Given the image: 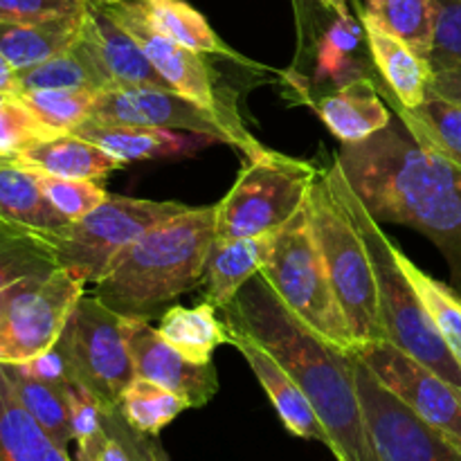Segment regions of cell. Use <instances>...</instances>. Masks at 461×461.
<instances>
[{
	"mask_svg": "<svg viewBox=\"0 0 461 461\" xmlns=\"http://www.w3.org/2000/svg\"><path fill=\"white\" fill-rule=\"evenodd\" d=\"M336 160L378 223L408 225L439 248L459 291L461 167L414 138L396 115L372 138L340 144Z\"/></svg>",
	"mask_w": 461,
	"mask_h": 461,
	"instance_id": "obj_1",
	"label": "cell"
},
{
	"mask_svg": "<svg viewBox=\"0 0 461 461\" xmlns=\"http://www.w3.org/2000/svg\"><path fill=\"white\" fill-rule=\"evenodd\" d=\"M221 311L230 329L259 342L300 385L327 430L333 457L381 461L369 439L349 351L329 345L304 327L261 275H255Z\"/></svg>",
	"mask_w": 461,
	"mask_h": 461,
	"instance_id": "obj_2",
	"label": "cell"
},
{
	"mask_svg": "<svg viewBox=\"0 0 461 461\" xmlns=\"http://www.w3.org/2000/svg\"><path fill=\"white\" fill-rule=\"evenodd\" d=\"M216 241V205L187 207L149 228L106 275L93 295L115 313L149 320L203 284Z\"/></svg>",
	"mask_w": 461,
	"mask_h": 461,
	"instance_id": "obj_3",
	"label": "cell"
},
{
	"mask_svg": "<svg viewBox=\"0 0 461 461\" xmlns=\"http://www.w3.org/2000/svg\"><path fill=\"white\" fill-rule=\"evenodd\" d=\"M327 176L336 189L338 201L342 203L349 219L363 234L365 246L372 257L378 291V311H381V322L385 329V340L426 367H430L439 376H444L446 381L461 387V365L450 354L448 345L439 336L423 304L419 302L412 284L401 270L399 259H396V246L383 232L378 221L369 214L367 207L360 203V198L356 196L338 160H333V165L329 167Z\"/></svg>",
	"mask_w": 461,
	"mask_h": 461,
	"instance_id": "obj_4",
	"label": "cell"
},
{
	"mask_svg": "<svg viewBox=\"0 0 461 461\" xmlns=\"http://www.w3.org/2000/svg\"><path fill=\"white\" fill-rule=\"evenodd\" d=\"M261 277L277 300L315 336L342 351L358 349L349 320L331 286L322 250L311 223L309 198L279 230Z\"/></svg>",
	"mask_w": 461,
	"mask_h": 461,
	"instance_id": "obj_5",
	"label": "cell"
},
{
	"mask_svg": "<svg viewBox=\"0 0 461 461\" xmlns=\"http://www.w3.org/2000/svg\"><path fill=\"white\" fill-rule=\"evenodd\" d=\"M309 212L315 239L331 277V286L354 329L358 347L385 340L372 257L365 246L363 234L338 201L327 169L320 171L311 187Z\"/></svg>",
	"mask_w": 461,
	"mask_h": 461,
	"instance_id": "obj_6",
	"label": "cell"
},
{
	"mask_svg": "<svg viewBox=\"0 0 461 461\" xmlns=\"http://www.w3.org/2000/svg\"><path fill=\"white\" fill-rule=\"evenodd\" d=\"M320 169L268 151L246 158L237 180L216 203V239L257 237L284 228L309 198Z\"/></svg>",
	"mask_w": 461,
	"mask_h": 461,
	"instance_id": "obj_7",
	"label": "cell"
},
{
	"mask_svg": "<svg viewBox=\"0 0 461 461\" xmlns=\"http://www.w3.org/2000/svg\"><path fill=\"white\" fill-rule=\"evenodd\" d=\"M187 207L176 201L108 196L84 219L72 221L54 234L57 266L81 284H97L149 228Z\"/></svg>",
	"mask_w": 461,
	"mask_h": 461,
	"instance_id": "obj_8",
	"label": "cell"
},
{
	"mask_svg": "<svg viewBox=\"0 0 461 461\" xmlns=\"http://www.w3.org/2000/svg\"><path fill=\"white\" fill-rule=\"evenodd\" d=\"M126 327V315L104 306L95 295H84L57 342L75 381L106 410L120 408L122 394L135 378Z\"/></svg>",
	"mask_w": 461,
	"mask_h": 461,
	"instance_id": "obj_9",
	"label": "cell"
},
{
	"mask_svg": "<svg viewBox=\"0 0 461 461\" xmlns=\"http://www.w3.org/2000/svg\"><path fill=\"white\" fill-rule=\"evenodd\" d=\"M86 284L63 268L0 291V365H21L52 349Z\"/></svg>",
	"mask_w": 461,
	"mask_h": 461,
	"instance_id": "obj_10",
	"label": "cell"
},
{
	"mask_svg": "<svg viewBox=\"0 0 461 461\" xmlns=\"http://www.w3.org/2000/svg\"><path fill=\"white\" fill-rule=\"evenodd\" d=\"M90 117L102 122H117V124L158 126V129L212 135L219 142L237 147L246 158L264 156L270 151L252 138L243 122L228 120V117L205 111L192 99L165 88L102 90L95 95Z\"/></svg>",
	"mask_w": 461,
	"mask_h": 461,
	"instance_id": "obj_11",
	"label": "cell"
},
{
	"mask_svg": "<svg viewBox=\"0 0 461 461\" xmlns=\"http://www.w3.org/2000/svg\"><path fill=\"white\" fill-rule=\"evenodd\" d=\"M356 354L387 392L461 450V387L387 340L360 345Z\"/></svg>",
	"mask_w": 461,
	"mask_h": 461,
	"instance_id": "obj_12",
	"label": "cell"
},
{
	"mask_svg": "<svg viewBox=\"0 0 461 461\" xmlns=\"http://www.w3.org/2000/svg\"><path fill=\"white\" fill-rule=\"evenodd\" d=\"M369 439L381 461H461V450L423 423L349 351Z\"/></svg>",
	"mask_w": 461,
	"mask_h": 461,
	"instance_id": "obj_13",
	"label": "cell"
},
{
	"mask_svg": "<svg viewBox=\"0 0 461 461\" xmlns=\"http://www.w3.org/2000/svg\"><path fill=\"white\" fill-rule=\"evenodd\" d=\"M106 9L111 12V16L115 18L135 41H138L140 48L144 50L149 61L156 68L158 75H160L162 79H165V84L169 86V90L192 99V102H196L198 106H203L205 111L223 115L228 117V120L241 122V117L234 113L232 106H228V104H223L216 97L210 66L203 61L201 52H194V50L180 45L178 41L162 34V32L149 21L140 0H122V3L106 5Z\"/></svg>",
	"mask_w": 461,
	"mask_h": 461,
	"instance_id": "obj_14",
	"label": "cell"
},
{
	"mask_svg": "<svg viewBox=\"0 0 461 461\" xmlns=\"http://www.w3.org/2000/svg\"><path fill=\"white\" fill-rule=\"evenodd\" d=\"M77 50L84 54L99 77L111 88H165L153 63L140 48L138 41L111 16L106 5L90 0L86 9L84 25L75 41Z\"/></svg>",
	"mask_w": 461,
	"mask_h": 461,
	"instance_id": "obj_15",
	"label": "cell"
},
{
	"mask_svg": "<svg viewBox=\"0 0 461 461\" xmlns=\"http://www.w3.org/2000/svg\"><path fill=\"white\" fill-rule=\"evenodd\" d=\"M126 340H129L135 376L167 387L187 401L189 408L210 403L219 392L214 365L189 360L176 347H171L149 320L129 318Z\"/></svg>",
	"mask_w": 461,
	"mask_h": 461,
	"instance_id": "obj_16",
	"label": "cell"
},
{
	"mask_svg": "<svg viewBox=\"0 0 461 461\" xmlns=\"http://www.w3.org/2000/svg\"><path fill=\"white\" fill-rule=\"evenodd\" d=\"M72 133L93 142L95 147L106 151L108 156L117 158L124 165L138 160H162V158L176 156L187 158L219 142L212 135L158 129V126L117 124V122H102L93 120V117L86 120L81 126H77Z\"/></svg>",
	"mask_w": 461,
	"mask_h": 461,
	"instance_id": "obj_17",
	"label": "cell"
},
{
	"mask_svg": "<svg viewBox=\"0 0 461 461\" xmlns=\"http://www.w3.org/2000/svg\"><path fill=\"white\" fill-rule=\"evenodd\" d=\"M230 345L237 347L243 358H246V363L250 365L257 381L261 383L268 399L273 401L275 410H277L286 430L291 435L300 437V439L322 441L329 448L327 430L320 423L313 405L309 403L300 385L293 381L291 374L282 367V363L270 351H266L259 342L252 340L246 333L237 331V329H230Z\"/></svg>",
	"mask_w": 461,
	"mask_h": 461,
	"instance_id": "obj_18",
	"label": "cell"
},
{
	"mask_svg": "<svg viewBox=\"0 0 461 461\" xmlns=\"http://www.w3.org/2000/svg\"><path fill=\"white\" fill-rule=\"evenodd\" d=\"M358 18L365 27L369 54L376 63V70L381 72L385 88L403 108H417L430 93V81L435 75L430 61L394 34L383 30L363 9Z\"/></svg>",
	"mask_w": 461,
	"mask_h": 461,
	"instance_id": "obj_19",
	"label": "cell"
},
{
	"mask_svg": "<svg viewBox=\"0 0 461 461\" xmlns=\"http://www.w3.org/2000/svg\"><path fill=\"white\" fill-rule=\"evenodd\" d=\"M279 230L257 237L230 239V241L216 239L207 259L205 279L201 284L205 291V302L214 304L216 309L228 306L239 295V291L261 273L273 252Z\"/></svg>",
	"mask_w": 461,
	"mask_h": 461,
	"instance_id": "obj_20",
	"label": "cell"
},
{
	"mask_svg": "<svg viewBox=\"0 0 461 461\" xmlns=\"http://www.w3.org/2000/svg\"><path fill=\"white\" fill-rule=\"evenodd\" d=\"M320 117L340 144H356L372 138L394 120L376 81L358 77L320 99Z\"/></svg>",
	"mask_w": 461,
	"mask_h": 461,
	"instance_id": "obj_21",
	"label": "cell"
},
{
	"mask_svg": "<svg viewBox=\"0 0 461 461\" xmlns=\"http://www.w3.org/2000/svg\"><path fill=\"white\" fill-rule=\"evenodd\" d=\"M12 160L34 174L72 180H102L113 171L126 167L124 162L108 156L106 151L75 133H59L41 140Z\"/></svg>",
	"mask_w": 461,
	"mask_h": 461,
	"instance_id": "obj_22",
	"label": "cell"
},
{
	"mask_svg": "<svg viewBox=\"0 0 461 461\" xmlns=\"http://www.w3.org/2000/svg\"><path fill=\"white\" fill-rule=\"evenodd\" d=\"M0 219L43 234H57L70 223L45 198L34 171L12 158H0Z\"/></svg>",
	"mask_w": 461,
	"mask_h": 461,
	"instance_id": "obj_23",
	"label": "cell"
},
{
	"mask_svg": "<svg viewBox=\"0 0 461 461\" xmlns=\"http://www.w3.org/2000/svg\"><path fill=\"white\" fill-rule=\"evenodd\" d=\"M0 461H72L34 421L0 365Z\"/></svg>",
	"mask_w": 461,
	"mask_h": 461,
	"instance_id": "obj_24",
	"label": "cell"
},
{
	"mask_svg": "<svg viewBox=\"0 0 461 461\" xmlns=\"http://www.w3.org/2000/svg\"><path fill=\"white\" fill-rule=\"evenodd\" d=\"M84 16L59 18L48 23H3L0 21V54L16 70L43 63L66 52L79 36Z\"/></svg>",
	"mask_w": 461,
	"mask_h": 461,
	"instance_id": "obj_25",
	"label": "cell"
},
{
	"mask_svg": "<svg viewBox=\"0 0 461 461\" xmlns=\"http://www.w3.org/2000/svg\"><path fill=\"white\" fill-rule=\"evenodd\" d=\"M376 88L414 138L461 167V104L428 93L417 108H403L385 86L376 84Z\"/></svg>",
	"mask_w": 461,
	"mask_h": 461,
	"instance_id": "obj_26",
	"label": "cell"
},
{
	"mask_svg": "<svg viewBox=\"0 0 461 461\" xmlns=\"http://www.w3.org/2000/svg\"><path fill=\"white\" fill-rule=\"evenodd\" d=\"M156 329L180 354L203 365L212 363L216 347L230 342L228 324L216 315V306L210 302H203L194 309L169 306L160 315V324Z\"/></svg>",
	"mask_w": 461,
	"mask_h": 461,
	"instance_id": "obj_27",
	"label": "cell"
},
{
	"mask_svg": "<svg viewBox=\"0 0 461 461\" xmlns=\"http://www.w3.org/2000/svg\"><path fill=\"white\" fill-rule=\"evenodd\" d=\"M52 237L0 219V291L25 277L59 268Z\"/></svg>",
	"mask_w": 461,
	"mask_h": 461,
	"instance_id": "obj_28",
	"label": "cell"
},
{
	"mask_svg": "<svg viewBox=\"0 0 461 461\" xmlns=\"http://www.w3.org/2000/svg\"><path fill=\"white\" fill-rule=\"evenodd\" d=\"M3 372L9 378V383H12L21 403L34 417V421L43 428L45 435L59 448L68 450V446H70V441H75V437H72L70 412H68V401L63 390L30 376L27 372H23L21 365H3Z\"/></svg>",
	"mask_w": 461,
	"mask_h": 461,
	"instance_id": "obj_29",
	"label": "cell"
},
{
	"mask_svg": "<svg viewBox=\"0 0 461 461\" xmlns=\"http://www.w3.org/2000/svg\"><path fill=\"white\" fill-rule=\"evenodd\" d=\"M396 259H399L401 270L405 273L408 282L412 284L428 318L432 320L439 336L448 345L450 354L461 365V297L457 295V291H453L448 284L439 282L432 275H428L426 270L419 268L399 248H396Z\"/></svg>",
	"mask_w": 461,
	"mask_h": 461,
	"instance_id": "obj_30",
	"label": "cell"
},
{
	"mask_svg": "<svg viewBox=\"0 0 461 461\" xmlns=\"http://www.w3.org/2000/svg\"><path fill=\"white\" fill-rule=\"evenodd\" d=\"M140 5L162 34L178 41L185 48L201 54L232 57V50L216 36L205 16L185 0H140Z\"/></svg>",
	"mask_w": 461,
	"mask_h": 461,
	"instance_id": "obj_31",
	"label": "cell"
},
{
	"mask_svg": "<svg viewBox=\"0 0 461 461\" xmlns=\"http://www.w3.org/2000/svg\"><path fill=\"white\" fill-rule=\"evenodd\" d=\"M363 12L430 61L437 23L435 0H372Z\"/></svg>",
	"mask_w": 461,
	"mask_h": 461,
	"instance_id": "obj_32",
	"label": "cell"
},
{
	"mask_svg": "<svg viewBox=\"0 0 461 461\" xmlns=\"http://www.w3.org/2000/svg\"><path fill=\"white\" fill-rule=\"evenodd\" d=\"M189 410L187 401L158 383L135 376L120 401V412L133 430L158 437L178 414Z\"/></svg>",
	"mask_w": 461,
	"mask_h": 461,
	"instance_id": "obj_33",
	"label": "cell"
},
{
	"mask_svg": "<svg viewBox=\"0 0 461 461\" xmlns=\"http://www.w3.org/2000/svg\"><path fill=\"white\" fill-rule=\"evenodd\" d=\"M16 77L18 93L23 90H84V93L106 90L102 77L95 72V68L77 50L75 43L66 52L48 59V61L36 63L25 70H16Z\"/></svg>",
	"mask_w": 461,
	"mask_h": 461,
	"instance_id": "obj_34",
	"label": "cell"
},
{
	"mask_svg": "<svg viewBox=\"0 0 461 461\" xmlns=\"http://www.w3.org/2000/svg\"><path fill=\"white\" fill-rule=\"evenodd\" d=\"M365 27L360 18L338 16L320 41L318 50V79L336 81L338 88L358 79L360 68L356 66L354 52L360 48Z\"/></svg>",
	"mask_w": 461,
	"mask_h": 461,
	"instance_id": "obj_35",
	"label": "cell"
},
{
	"mask_svg": "<svg viewBox=\"0 0 461 461\" xmlns=\"http://www.w3.org/2000/svg\"><path fill=\"white\" fill-rule=\"evenodd\" d=\"M95 95L84 90H23L16 97L54 133H72L93 115Z\"/></svg>",
	"mask_w": 461,
	"mask_h": 461,
	"instance_id": "obj_36",
	"label": "cell"
},
{
	"mask_svg": "<svg viewBox=\"0 0 461 461\" xmlns=\"http://www.w3.org/2000/svg\"><path fill=\"white\" fill-rule=\"evenodd\" d=\"M41 189H43L45 198L52 203L54 210L68 219L79 221L86 214L102 205L111 194L104 187H99L95 180H72V178H57V176L36 174Z\"/></svg>",
	"mask_w": 461,
	"mask_h": 461,
	"instance_id": "obj_37",
	"label": "cell"
},
{
	"mask_svg": "<svg viewBox=\"0 0 461 461\" xmlns=\"http://www.w3.org/2000/svg\"><path fill=\"white\" fill-rule=\"evenodd\" d=\"M52 135L59 133L48 129L16 95H7L0 106V158H16L27 147Z\"/></svg>",
	"mask_w": 461,
	"mask_h": 461,
	"instance_id": "obj_38",
	"label": "cell"
},
{
	"mask_svg": "<svg viewBox=\"0 0 461 461\" xmlns=\"http://www.w3.org/2000/svg\"><path fill=\"white\" fill-rule=\"evenodd\" d=\"M437 23L432 43V72L461 68V0H435Z\"/></svg>",
	"mask_w": 461,
	"mask_h": 461,
	"instance_id": "obj_39",
	"label": "cell"
},
{
	"mask_svg": "<svg viewBox=\"0 0 461 461\" xmlns=\"http://www.w3.org/2000/svg\"><path fill=\"white\" fill-rule=\"evenodd\" d=\"M70 412L72 437H75L77 450H84L104 432V405L79 383H72L63 390Z\"/></svg>",
	"mask_w": 461,
	"mask_h": 461,
	"instance_id": "obj_40",
	"label": "cell"
},
{
	"mask_svg": "<svg viewBox=\"0 0 461 461\" xmlns=\"http://www.w3.org/2000/svg\"><path fill=\"white\" fill-rule=\"evenodd\" d=\"M90 0H0L3 23H48L81 16Z\"/></svg>",
	"mask_w": 461,
	"mask_h": 461,
	"instance_id": "obj_41",
	"label": "cell"
},
{
	"mask_svg": "<svg viewBox=\"0 0 461 461\" xmlns=\"http://www.w3.org/2000/svg\"><path fill=\"white\" fill-rule=\"evenodd\" d=\"M104 423H106L113 432H117V437L124 441V446L129 448L133 461H167L165 453H162L160 446L156 444V439L133 430V428L126 423V419L122 417L120 408L104 410Z\"/></svg>",
	"mask_w": 461,
	"mask_h": 461,
	"instance_id": "obj_42",
	"label": "cell"
},
{
	"mask_svg": "<svg viewBox=\"0 0 461 461\" xmlns=\"http://www.w3.org/2000/svg\"><path fill=\"white\" fill-rule=\"evenodd\" d=\"M23 372H27L30 376L39 378V381L50 383V385L59 387V390H66L68 385H72L75 376H72V369L68 365L66 356H63L61 347L54 345L52 349H48L45 354L36 356V358L21 363Z\"/></svg>",
	"mask_w": 461,
	"mask_h": 461,
	"instance_id": "obj_43",
	"label": "cell"
},
{
	"mask_svg": "<svg viewBox=\"0 0 461 461\" xmlns=\"http://www.w3.org/2000/svg\"><path fill=\"white\" fill-rule=\"evenodd\" d=\"M77 455L90 461H133L124 441L104 423V432L84 450H77Z\"/></svg>",
	"mask_w": 461,
	"mask_h": 461,
	"instance_id": "obj_44",
	"label": "cell"
},
{
	"mask_svg": "<svg viewBox=\"0 0 461 461\" xmlns=\"http://www.w3.org/2000/svg\"><path fill=\"white\" fill-rule=\"evenodd\" d=\"M430 93L461 104V68L435 72L430 81Z\"/></svg>",
	"mask_w": 461,
	"mask_h": 461,
	"instance_id": "obj_45",
	"label": "cell"
},
{
	"mask_svg": "<svg viewBox=\"0 0 461 461\" xmlns=\"http://www.w3.org/2000/svg\"><path fill=\"white\" fill-rule=\"evenodd\" d=\"M0 90L7 95H16L18 93V77H16V68L7 61V59L0 54Z\"/></svg>",
	"mask_w": 461,
	"mask_h": 461,
	"instance_id": "obj_46",
	"label": "cell"
},
{
	"mask_svg": "<svg viewBox=\"0 0 461 461\" xmlns=\"http://www.w3.org/2000/svg\"><path fill=\"white\" fill-rule=\"evenodd\" d=\"M320 5H324L327 9H331L336 16H349L351 9H349V3L351 0H318Z\"/></svg>",
	"mask_w": 461,
	"mask_h": 461,
	"instance_id": "obj_47",
	"label": "cell"
},
{
	"mask_svg": "<svg viewBox=\"0 0 461 461\" xmlns=\"http://www.w3.org/2000/svg\"><path fill=\"white\" fill-rule=\"evenodd\" d=\"M95 3H102V5H115V3H122V0H95Z\"/></svg>",
	"mask_w": 461,
	"mask_h": 461,
	"instance_id": "obj_48",
	"label": "cell"
},
{
	"mask_svg": "<svg viewBox=\"0 0 461 461\" xmlns=\"http://www.w3.org/2000/svg\"><path fill=\"white\" fill-rule=\"evenodd\" d=\"M5 99H7V93H3V90H0V106H3Z\"/></svg>",
	"mask_w": 461,
	"mask_h": 461,
	"instance_id": "obj_49",
	"label": "cell"
},
{
	"mask_svg": "<svg viewBox=\"0 0 461 461\" xmlns=\"http://www.w3.org/2000/svg\"><path fill=\"white\" fill-rule=\"evenodd\" d=\"M72 461H90V459H86V457H81V455H77V457L72 459Z\"/></svg>",
	"mask_w": 461,
	"mask_h": 461,
	"instance_id": "obj_50",
	"label": "cell"
},
{
	"mask_svg": "<svg viewBox=\"0 0 461 461\" xmlns=\"http://www.w3.org/2000/svg\"><path fill=\"white\" fill-rule=\"evenodd\" d=\"M367 3H372V0H367Z\"/></svg>",
	"mask_w": 461,
	"mask_h": 461,
	"instance_id": "obj_51",
	"label": "cell"
}]
</instances>
